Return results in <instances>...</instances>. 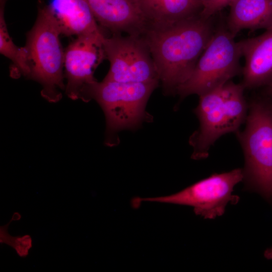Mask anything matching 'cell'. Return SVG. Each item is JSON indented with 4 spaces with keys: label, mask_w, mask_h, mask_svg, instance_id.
Returning a JSON list of instances; mask_svg holds the SVG:
<instances>
[{
    "label": "cell",
    "mask_w": 272,
    "mask_h": 272,
    "mask_svg": "<svg viewBox=\"0 0 272 272\" xmlns=\"http://www.w3.org/2000/svg\"><path fill=\"white\" fill-rule=\"evenodd\" d=\"M50 5L61 34L106 37L85 0H54Z\"/></svg>",
    "instance_id": "obj_12"
},
{
    "label": "cell",
    "mask_w": 272,
    "mask_h": 272,
    "mask_svg": "<svg viewBox=\"0 0 272 272\" xmlns=\"http://www.w3.org/2000/svg\"><path fill=\"white\" fill-rule=\"evenodd\" d=\"M105 38L78 36L64 49L65 92L71 99H80L84 89L97 81L94 73L105 58L103 48Z\"/></svg>",
    "instance_id": "obj_9"
},
{
    "label": "cell",
    "mask_w": 272,
    "mask_h": 272,
    "mask_svg": "<svg viewBox=\"0 0 272 272\" xmlns=\"http://www.w3.org/2000/svg\"><path fill=\"white\" fill-rule=\"evenodd\" d=\"M110 68L103 80L120 82L160 81L148 46L143 36L112 34L103 43Z\"/></svg>",
    "instance_id": "obj_8"
},
{
    "label": "cell",
    "mask_w": 272,
    "mask_h": 272,
    "mask_svg": "<svg viewBox=\"0 0 272 272\" xmlns=\"http://www.w3.org/2000/svg\"><path fill=\"white\" fill-rule=\"evenodd\" d=\"M244 130L237 131L243 150L246 188L272 200V105L261 100L250 104Z\"/></svg>",
    "instance_id": "obj_5"
},
{
    "label": "cell",
    "mask_w": 272,
    "mask_h": 272,
    "mask_svg": "<svg viewBox=\"0 0 272 272\" xmlns=\"http://www.w3.org/2000/svg\"><path fill=\"white\" fill-rule=\"evenodd\" d=\"M234 0H200L202 10L200 15L204 18L213 17L225 7L229 6Z\"/></svg>",
    "instance_id": "obj_17"
},
{
    "label": "cell",
    "mask_w": 272,
    "mask_h": 272,
    "mask_svg": "<svg viewBox=\"0 0 272 272\" xmlns=\"http://www.w3.org/2000/svg\"><path fill=\"white\" fill-rule=\"evenodd\" d=\"M13 221L12 218L7 224L0 227V243L10 246L19 257L25 258L29 255V250L32 247V239L29 234L11 236L8 232V228Z\"/></svg>",
    "instance_id": "obj_16"
},
{
    "label": "cell",
    "mask_w": 272,
    "mask_h": 272,
    "mask_svg": "<svg viewBox=\"0 0 272 272\" xmlns=\"http://www.w3.org/2000/svg\"><path fill=\"white\" fill-rule=\"evenodd\" d=\"M244 89L241 84L229 81L199 96L194 111L199 126L189 139L193 149L192 158H206L211 146L220 137L238 131L247 115Z\"/></svg>",
    "instance_id": "obj_3"
},
{
    "label": "cell",
    "mask_w": 272,
    "mask_h": 272,
    "mask_svg": "<svg viewBox=\"0 0 272 272\" xmlns=\"http://www.w3.org/2000/svg\"><path fill=\"white\" fill-rule=\"evenodd\" d=\"M7 0H0V52L13 63L11 76L14 78L21 76L28 78L30 67L26 50L24 47H19L9 35L5 18V9Z\"/></svg>",
    "instance_id": "obj_15"
},
{
    "label": "cell",
    "mask_w": 272,
    "mask_h": 272,
    "mask_svg": "<svg viewBox=\"0 0 272 272\" xmlns=\"http://www.w3.org/2000/svg\"><path fill=\"white\" fill-rule=\"evenodd\" d=\"M264 256L267 259L272 258V247L268 248L265 251Z\"/></svg>",
    "instance_id": "obj_18"
},
{
    "label": "cell",
    "mask_w": 272,
    "mask_h": 272,
    "mask_svg": "<svg viewBox=\"0 0 272 272\" xmlns=\"http://www.w3.org/2000/svg\"><path fill=\"white\" fill-rule=\"evenodd\" d=\"M216 27L213 17L200 15L164 29H150L143 37L166 94L177 89L191 75Z\"/></svg>",
    "instance_id": "obj_1"
},
{
    "label": "cell",
    "mask_w": 272,
    "mask_h": 272,
    "mask_svg": "<svg viewBox=\"0 0 272 272\" xmlns=\"http://www.w3.org/2000/svg\"><path fill=\"white\" fill-rule=\"evenodd\" d=\"M96 20L112 34L143 36L150 28L138 0H85Z\"/></svg>",
    "instance_id": "obj_10"
},
{
    "label": "cell",
    "mask_w": 272,
    "mask_h": 272,
    "mask_svg": "<svg viewBox=\"0 0 272 272\" xmlns=\"http://www.w3.org/2000/svg\"><path fill=\"white\" fill-rule=\"evenodd\" d=\"M60 30L50 4L39 2L34 25L26 35L24 46L30 72L27 79L39 83L41 96L57 102L65 91L64 56L59 36Z\"/></svg>",
    "instance_id": "obj_2"
},
{
    "label": "cell",
    "mask_w": 272,
    "mask_h": 272,
    "mask_svg": "<svg viewBox=\"0 0 272 272\" xmlns=\"http://www.w3.org/2000/svg\"><path fill=\"white\" fill-rule=\"evenodd\" d=\"M13 221H19L21 219V215L18 212H15L12 217Z\"/></svg>",
    "instance_id": "obj_19"
},
{
    "label": "cell",
    "mask_w": 272,
    "mask_h": 272,
    "mask_svg": "<svg viewBox=\"0 0 272 272\" xmlns=\"http://www.w3.org/2000/svg\"><path fill=\"white\" fill-rule=\"evenodd\" d=\"M243 171L235 169L215 173L175 193L164 196L135 198V203L152 201L192 207L196 215L212 219L222 216L227 205L236 204L239 197L232 194L234 187L243 180Z\"/></svg>",
    "instance_id": "obj_7"
},
{
    "label": "cell",
    "mask_w": 272,
    "mask_h": 272,
    "mask_svg": "<svg viewBox=\"0 0 272 272\" xmlns=\"http://www.w3.org/2000/svg\"><path fill=\"white\" fill-rule=\"evenodd\" d=\"M226 26L235 37L241 30L272 29V0H234Z\"/></svg>",
    "instance_id": "obj_14"
},
{
    "label": "cell",
    "mask_w": 272,
    "mask_h": 272,
    "mask_svg": "<svg viewBox=\"0 0 272 272\" xmlns=\"http://www.w3.org/2000/svg\"><path fill=\"white\" fill-rule=\"evenodd\" d=\"M267 92L268 95L272 99V82L267 86Z\"/></svg>",
    "instance_id": "obj_20"
},
{
    "label": "cell",
    "mask_w": 272,
    "mask_h": 272,
    "mask_svg": "<svg viewBox=\"0 0 272 272\" xmlns=\"http://www.w3.org/2000/svg\"><path fill=\"white\" fill-rule=\"evenodd\" d=\"M159 82H120L103 80L96 81L83 91L81 98L87 102L95 100L101 106L106 121V144L113 146L116 133L140 126L149 116L146 105Z\"/></svg>",
    "instance_id": "obj_4"
},
{
    "label": "cell",
    "mask_w": 272,
    "mask_h": 272,
    "mask_svg": "<svg viewBox=\"0 0 272 272\" xmlns=\"http://www.w3.org/2000/svg\"><path fill=\"white\" fill-rule=\"evenodd\" d=\"M226 24L220 23L200 56L189 78L177 89L181 98L200 96L220 87L238 75L242 70L238 42Z\"/></svg>",
    "instance_id": "obj_6"
},
{
    "label": "cell",
    "mask_w": 272,
    "mask_h": 272,
    "mask_svg": "<svg viewBox=\"0 0 272 272\" xmlns=\"http://www.w3.org/2000/svg\"><path fill=\"white\" fill-rule=\"evenodd\" d=\"M150 29H164L199 15L200 0H138Z\"/></svg>",
    "instance_id": "obj_13"
},
{
    "label": "cell",
    "mask_w": 272,
    "mask_h": 272,
    "mask_svg": "<svg viewBox=\"0 0 272 272\" xmlns=\"http://www.w3.org/2000/svg\"><path fill=\"white\" fill-rule=\"evenodd\" d=\"M238 43L245 59L241 84L245 89L267 86L272 82V29Z\"/></svg>",
    "instance_id": "obj_11"
}]
</instances>
